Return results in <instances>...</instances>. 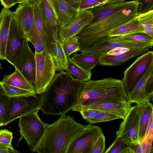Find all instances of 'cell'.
<instances>
[{"instance_id":"5b68a950","label":"cell","mask_w":153,"mask_h":153,"mask_svg":"<svg viewBox=\"0 0 153 153\" xmlns=\"http://www.w3.org/2000/svg\"><path fill=\"white\" fill-rule=\"evenodd\" d=\"M36 76L33 84L36 94H41L46 90L55 76L56 66L51 53H35Z\"/></svg>"},{"instance_id":"f907efd6","label":"cell","mask_w":153,"mask_h":153,"mask_svg":"<svg viewBox=\"0 0 153 153\" xmlns=\"http://www.w3.org/2000/svg\"><path fill=\"white\" fill-rule=\"evenodd\" d=\"M5 95V91L2 85V82L0 81V100Z\"/></svg>"},{"instance_id":"74e56055","label":"cell","mask_w":153,"mask_h":153,"mask_svg":"<svg viewBox=\"0 0 153 153\" xmlns=\"http://www.w3.org/2000/svg\"><path fill=\"white\" fill-rule=\"evenodd\" d=\"M10 99V97L5 95L0 100V127L3 126Z\"/></svg>"},{"instance_id":"d4e9b609","label":"cell","mask_w":153,"mask_h":153,"mask_svg":"<svg viewBox=\"0 0 153 153\" xmlns=\"http://www.w3.org/2000/svg\"><path fill=\"white\" fill-rule=\"evenodd\" d=\"M100 56L91 54L75 53L71 58L79 66L85 70L91 71L100 63Z\"/></svg>"},{"instance_id":"d6986e66","label":"cell","mask_w":153,"mask_h":153,"mask_svg":"<svg viewBox=\"0 0 153 153\" xmlns=\"http://www.w3.org/2000/svg\"><path fill=\"white\" fill-rule=\"evenodd\" d=\"M149 49L145 48L130 50L117 55L105 54L100 56L99 64L101 65L118 66L136 56L143 54Z\"/></svg>"},{"instance_id":"8d00e7d4","label":"cell","mask_w":153,"mask_h":153,"mask_svg":"<svg viewBox=\"0 0 153 153\" xmlns=\"http://www.w3.org/2000/svg\"><path fill=\"white\" fill-rule=\"evenodd\" d=\"M107 0H80L78 11L89 10L97 6L102 5Z\"/></svg>"},{"instance_id":"7c38bea8","label":"cell","mask_w":153,"mask_h":153,"mask_svg":"<svg viewBox=\"0 0 153 153\" xmlns=\"http://www.w3.org/2000/svg\"><path fill=\"white\" fill-rule=\"evenodd\" d=\"M33 85L36 76V63L34 53L25 39L22 47L13 59L12 64Z\"/></svg>"},{"instance_id":"ac0fdd59","label":"cell","mask_w":153,"mask_h":153,"mask_svg":"<svg viewBox=\"0 0 153 153\" xmlns=\"http://www.w3.org/2000/svg\"><path fill=\"white\" fill-rule=\"evenodd\" d=\"M153 73V63L149 66L132 91L128 95L127 101L131 104L134 103L137 105H139L150 102V100L146 97L145 88L147 79Z\"/></svg>"},{"instance_id":"f35d334b","label":"cell","mask_w":153,"mask_h":153,"mask_svg":"<svg viewBox=\"0 0 153 153\" xmlns=\"http://www.w3.org/2000/svg\"><path fill=\"white\" fill-rule=\"evenodd\" d=\"M139 3L137 13H144L153 10V0H137Z\"/></svg>"},{"instance_id":"d6a6232c","label":"cell","mask_w":153,"mask_h":153,"mask_svg":"<svg viewBox=\"0 0 153 153\" xmlns=\"http://www.w3.org/2000/svg\"><path fill=\"white\" fill-rule=\"evenodd\" d=\"M152 142V141L145 140L141 143L128 144L130 153H153Z\"/></svg>"},{"instance_id":"2e32d148","label":"cell","mask_w":153,"mask_h":153,"mask_svg":"<svg viewBox=\"0 0 153 153\" xmlns=\"http://www.w3.org/2000/svg\"><path fill=\"white\" fill-rule=\"evenodd\" d=\"M131 108V104L127 100H125L95 104L88 106L82 110L89 109L105 112L117 116L123 120Z\"/></svg>"},{"instance_id":"1f68e13d","label":"cell","mask_w":153,"mask_h":153,"mask_svg":"<svg viewBox=\"0 0 153 153\" xmlns=\"http://www.w3.org/2000/svg\"><path fill=\"white\" fill-rule=\"evenodd\" d=\"M104 152L130 153V152L128 144L120 137H117L113 143Z\"/></svg>"},{"instance_id":"681fc988","label":"cell","mask_w":153,"mask_h":153,"mask_svg":"<svg viewBox=\"0 0 153 153\" xmlns=\"http://www.w3.org/2000/svg\"><path fill=\"white\" fill-rule=\"evenodd\" d=\"M71 5L78 9L80 0H65Z\"/></svg>"},{"instance_id":"5bb4252c","label":"cell","mask_w":153,"mask_h":153,"mask_svg":"<svg viewBox=\"0 0 153 153\" xmlns=\"http://www.w3.org/2000/svg\"><path fill=\"white\" fill-rule=\"evenodd\" d=\"M25 39L24 32L12 15L6 43L5 59L10 64H12L14 59L20 51Z\"/></svg>"},{"instance_id":"603a6c76","label":"cell","mask_w":153,"mask_h":153,"mask_svg":"<svg viewBox=\"0 0 153 153\" xmlns=\"http://www.w3.org/2000/svg\"><path fill=\"white\" fill-rule=\"evenodd\" d=\"M140 113L138 137L141 143L144 137L152 114L153 113L152 104L149 102L139 105Z\"/></svg>"},{"instance_id":"4316f807","label":"cell","mask_w":153,"mask_h":153,"mask_svg":"<svg viewBox=\"0 0 153 153\" xmlns=\"http://www.w3.org/2000/svg\"><path fill=\"white\" fill-rule=\"evenodd\" d=\"M68 65L66 72L74 78L83 82L90 80L92 74L89 71L82 68L75 62L69 56H67Z\"/></svg>"},{"instance_id":"7dc6e473","label":"cell","mask_w":153,"mask_h":153,"mask_svg":"<svg viewBox=\"0 0 153 153\" xmlns=\"http://www.w3.org/2000/svg\"><path fill=\"white\" fill-rule=\"evenodd\" d=\"M41 0H19L18 3H25L34 6L36 4H39Z\"/></svg>"},{"instance_id":"6da1fadb","label":"cell","mask_w":153,"mask_h":153,"mask_svg":"<svg viewBox=\"0 0 153 153\" xmlns=\"http://www.w3.org/2000/svg\"><path fill=\"white\" fill-rule=\"evenodd\" d=\"M139 3L137 0L113 3L107 1L89 10L93 18L90 23L76 36L80 50L107 36L115 28L135 18Z\"/></svg>"},{"instance_id":"d590c367","label":"cell","mask_w":153,"mask_h":153,"mask_svg":"<svg viewBox=\"0 0 153 153\" xmlns=\"http://www.w3.org/2000/svg\"><path fill=\"white\" fill-rule=\"evenodd\" d=\"M120 118L115 115L107 112L100 111L95 117L88 121L90 124L107 122Z\"/></svg>"},{"instance_id":"836d02e7","label":"cell","mask_w":153,"mask_h":153,"mask_svg":"<svg viewBox=\"0 0 153 153\" xmlns=\"http://www.w3.org/2000/svg\"><path fill=\"white\" fill-rule=\"evenodd\" d=\"M61 43L67 56L80 50L78 39L76 36H72Z\"/></svg>"},{"instance_id":"484cf974","label":"cell","mask_w":153,"mask_h":153,"mask_svg":"<svg viewBox=\"0 0 153 153\" xmlns=\"http://www.w3.org/2000/svg\"><path fill=\"white\" fill-rule=\"evenodd\" d=\"M110 41L145 43L153 45V37L144 33H137L125 35L105 37Z\"/></svg>"},{"instance_id":"ee69618b","label":"cell","mask_w":153,"mask_h":153,"mask_svg":"<svg viewBox=\"0 0 153 153\" xmlns=\"http://www.w3.org/2000/svg\"><path fill=\"white\" fill-rule=\"evenodd\" d=\"M33 45L35 49V52L37 53H43L45 52V49L42 44L35 38L30 37L28 40Z\"/></svg>"},{"instance_id":"60d3db41","label":"cell","mask_w":153,"mask_h":153,"mask_svg":"<svg viewBox=\"0 0 153 153\" xmlns=\"http://www.w3.org/2000/svg\"><path fill=\"white\" fill-rule=\"evenodd\" d=\"M145 91L147 97L150 100L153 94V73L149 76L146 81Z\"/></svg>"},{"instance_id":"4fadbf2b","label":"cell","mask_w":153,"mask_h":153,"mask_svg":"<svg viewBox=\"0 0 153 153\" xmlns=\"http://www.w3.org/2000/svg\"><path fill=\"white\" fill-rule=\"evenodd\" d=\"M93 18L92 14L89 10L79 11L73 19L58 28V34L60 42L62 43L71 37L76 36L90 23Z\"/></svg>"},{"instance_id":"cb8c5ba5","label":"cell","mask_w":153,"mask_h":153,"mask_svg":"<svg viewBox=\"0 0 153 153\" xmlns=\"http://www.w3.org/2000/svg\"><path fill=\"white\" fill-rule=\"evenodd\" d=\"M137 33H145L143 25L136 17L111 31L108 36H116Z\"/></svg>"},{"instance_id":"e575fe53","label":"cell","mask_w":153,"mask_h":153,"mask_svg":"<svg viewBox=\"0 0 153 153\" xmlns=\"http://www.w3.org/2000/svg\"><path fill=\"white\" fill-rule=\"evenodd\" d=\"M13 138L11 132L6 129L0 130V143L12 150L14 153L19 152L18 150L13 148L12 145Z\"/></svg>"},{"instance_id":"9f6ffc18","label":"cell","mask_w":153,"mask_h":153,"mask_svg":"<svg viewBox=\"0 0 153 153\" xmlns=\"http://www.w3.org/2000/svg\"><path fill=\"white\" fill-rule=\"evenodd\" d=\"M1 65H2V64H1L0 63V69H1L2 68H1Z\"/></svg>"},{"instance_id":"7bdbcfd3","label":"cell","mask_w":153,"mask_h":153,"mask_svg":"<svg viewBox=\"0 0 153 153\" xmlns=\"http://www.w3.org/2000/svg\"><path fill=\"white\" fill-rule=\"evenodd\" d=\"M100 111L92 109H85L79 111L82 116L88 122L94 118Z\"/></svg>"},{"instance_id":"680465c9","label":"cell","mask_w":153,"mask_h":153,"mask_svg":"<svg viewBox=\"0 0 153 153\" xmlns=\"http://www.w3.org/2000/svg\"></svg>"},{"instance_id":"db71d44e","label":"cell","mask_w":153,"mask_h":153,"mask_svg":"<svg viewBox=\"0 0 153 153\" xmlns=\"http://www.w3.org/2000/svg\"><path fill=\"white\" fill-rule=\"evenodd\" d=\"M2 17V13L1 12L0 13V25L1 23Z\"/></svg>"},{"instance_id":"ffe728a7","label":"cell","mask_w":153,"mask_h":153,"mask_svg":"<svg viewBox=\"0 0 153 153\" xmlns=\"http://www.w3.org/2000/svg\"><path fill=\"white\" fill-rule=\"evenodd\" d=\"M56 13L58 28L69 22L77 15L78 11L65 0H54Z\"/></svg>"},{"instance_id":"52a82bcc","label":"cell","mask_w":153,"mask_h":153,"mask_svg":"<svg viewBox=\"0 0 153 153\" xmlns=\"http://www.w3.org/2000/svg\"><path fill=\"white\" fill-rule=\"evenodd\" d=\"M10 97L3 126L35 111L40 110L41 102L40 94Z\"/></svg>"},{"instance_id":"b9f144b4","label":"cell","mask_w":153,"mask_h":153,"mask_svg":"<svg viewBox=\"0 0 153 153\" xmlns=\"http://www.w3.org/2000/svg\"><path fill=\"white\" fill-rule=\"evenodd\" d=\"M153 113L151 115L143 140L146 139L151 141H153Z\"/></svg>"},{"instance_id":"8fae6325","label":"cell","mask_w":153,"mask_h":153,"mask_svg":"<svg viewBox=\"0 0 153 153\" xmlns=\"http://www.w3.org/2000/svg\"><path fill=\"white\" fill-rule=\"evenodd\" d=\"M139 105H136L131 107L116 132L117 137L122 139L128 144L139 143Z\"/></svg>"},{"instance_id":"6f0895ef","label":"cell","mask_w":153,"mask_h":153,"mask_svg":"<svg viewBox=\"0 0 153 153\" xmlns=\"http://www.w3.org/2000/svg\"><path fill=\"white\" fill-rule=\"evenodd\" d=\"M109 0H107L106 1L105 3H104V4L105 3V2H107V1H109Z\"/></svg>"},{"instance_id":"e0dca14e","label":"cell","mask_w":153,"mask_h":153,"mask_svg":"<svg viewBox=\"0 0 153 153\" xmlns=\"http://www.w3.org/2000/svg\"><path fill=\"white\" fill-rule=\"evenodd\" d=\"M11 13L23 30L27 39L33 22V6L25 3H20Z\"/></svg>"},{"instance_id":"ba28073f","label":"cell","mask_w":153,"mask_h":153,"mask_svg":"<svg viewBox=\"0 0 153 153\" xmlns=\"http://www.w3.org/2000/svg\"><path fill=\"white\" fill-rule=\"evenodd\" d=\"M153 63V52L150 51L143 54L126 69L122 80L124 91L128 96Z\"/></svg>"},{"instance_id":"8992f818","label":"cell","mask_w":153,"mask_h":153,"mask_svg":"<svg viewBox=\"0 0 153 153\" xmlns=\"http://www.w3.org/2000/svg\"><path fill=\"white\" fill-rule=\"evenodd\" d=\"M38 111L21 117L19 121L20 135L25 140L31 152L42 139L47 124L38 116Z\"/></svg>"},{"instance_id":"c3c4849f","label":"cell","mask_w":153,"mask_h":153,"mask_svg":"<svg viewBox=\"0 0 153 153\" xmlns=\"http://www.w3.org/2000/svg\"><path fill=\"white\" fill-rule=\"evenodd\" d=\"M0 153H14V152L9 148L0 143Z\"/></svg>"},{"instance_id":"7402d4cb","label":"cell","mask_w":153,"mask_h":153,"mask_svg":"<svg viewBox=\"0 0 153 153\" xmlns=\"http://www.w3.org/2000/svg\"><path fill=\"white\" fill-rule=\"evenodd\" d=\"M1 82L8 85L36 92L34 85L16 68L13 73L4 75Z\"/></svg>"},{"instance_id":"44dd1931","label":"cell","mask_w":153,"mask_h":153,"mask_svg":"<svg viewBox=\"0 0 153 153\" xmlns=\"http://www.w3.org/2000/svg\"><path fill=\"white\" fill-rule=\"evenodd\" d=\"M1 12L2 17L0 25V60H4L6 58V43L12 14L10 10L4 8Z\"/></svg>"},{"instance_id":"bcb514c9","label":"cell","mask_w":153,"mask_h":153,"mask_svg":"<svg viewBox=\"0 0 153 153\" xmlns=\"http://www.w3.org/2000/svg\"><path fill=\"white\" fill-rule=\"evenodd\" d=\"M0 1L4 8L7 9H8L15 5L13 0H0Z\"/></svg>"},{"instance_id":"11a10c76","label":"cell","mask_w":153,"mask_h":153,"mask_svg":"<svg viewBox=\"0 0 153 153\" xmlns=\"http://www.w3.org/2000/svg\"><path fill=\"white\" fill-rule=\"evenodd\" d=\"M19 0H13L14 3L15 4L18 3Z\"/></svg>"},{"instance_id":"816d5d0a","label":"cell","mask_w":153,"mask_h":153,"mask_svg":"<svg viewBox=\"0 0 153 153\" xmlns=\"http://www.w3.org/2000/svg\"><path fill=\"white\" fill-rule=\"evenodd\" d=\"M49 3L50 4V5L51 6L57 18V16L56 13V12L55 10L54 5V0H47Z\"/></svg>"},{"instance_id":"f1b7e54d","label":"cell","mask_w":153,"mask_h":153,"mask_svg":"<svg viewBox=\"0 0 153 153\" xmlns=\"http://www.w3.org/2000/svg\"><path fill=\"white\" fill-rule=\"evenodd\" d=\"M39 5L46 20L48 25L50 27H58V22L56 16L47 0H41Z\"/></svg>"},{"instance_id":"3957f363","label":"cell","mask_w":153,"mask_h":153,"mask_svg":"<svg viewBox=\"0 0 153 153\" xmlns=\"http://www.w3.org/2000/svg\"><path fill=\"white\" fill-rule=\"evenodd\" d=\"M85 126L76 122L72 116L61 115L54 123L47 124L42 139L32 152L67 153L71 143Z\"/></svg>"},{"instance_id":"30bf717a","label":"cell","mask_w":153,"mask_h":153,"mask_svg":"<svg viewBox=\"0 0 153 153\" xmlns=\"http://www.w3.org/2000/svg\"><path fill=\"white\" fill-rule=\"evenodd\" d=\"M102 134L99 126L85 125L71 143L67 153H91L96 141Z\"/></svg>"},{"instance_id":"9c48e42d","label":"cell","mask_w":153,"mask_h":153,"mask_svg":"<svg viewBox=\"0 0 153 153\" xmlns=\"http://www.w3.org/2000/svg\"><path fill=\"white\" fill-rule=\"evenodd\" d=\"M33 23L27 40L30 37L35 38L43 45L45 53L55 55V42L48 28L46 20L39 4L33 6Z\"/></svg>"},{"instance_id":"f6af8a7d","label":"cell","mask_w":153,"mask_h":153,"mask_svg":"<svg viewBox=\"0 0 153 153\" xmlns=\"http://www.w3.org/2000/svg\"><path fill=\"white\" fill-rule=\"evenodd\" d=\"M130 50H131L125 48L118 47L110 50L106 54L111 55H117L123 54Z\"/></svg>"},{"instance_id":"f546056e","label":"cell","mask_w":153,"mask_h":153,"mask_svg":"<svg viewBox=\"0 0 153 153\" xmlns=\"http://www.w3.org/2000/svg\"><path fill=\"white\" fill-rule=\"evenodd\" d=\"M143 25L145 33L153 37V10L137 16Z\"/></svg>"},{"instance_id":"f5cc1de1","label":"cell","mask_w":153,"mask_h":153,"mask_svg":"<svg viewBox=\"0 0 153 153\" xmlns=\"http://www.w3.org/2000/svg\"><path fill=\"white\" fill-rule=\"evenodd\" d=\"M108 1L111 3H118L124 2L125 1V0H109Z\"/></svg>"},{"instance_id":"83f0119b","label":"cell","mask_w":153,"mask_h":153,"mask_svg":"<svg viewBox=\"0 0 153 153\" xmlns=\"http://www.w3.org/2000/svg\"><path fill=\"white\" fill-rule=\"evenodd\" d=\"M54 48L55 55L54 58L56 66V71H64L68 65L67 56L59 39L55 41Z\"/></svg>"},{"instance_id":"ab89813d","label":"cell","mask_w":153,"mask_h":153,"mask_svg":"<svg viewBox=\"0 0 153 153\" xmlns=\"http://www.w3.org/2000/svg\"><path fill=\"white\" fill-rule=\"evenodd\" d=\"M105 148V137L103 133L100 136L96 141L91 153H104Z\"/></svg>"},{"instance_id":"9a60e30c","label":"cell","mask_w":153,"mask_h":153,"mask_svg":"<svg viewBox=\"0 0 153 153\" xmlns=\"http://www.w3.org/2000/svg\"><path fill=\"white\" fill-rule=\"evenodd\" d=\"M152 46L153 45L145 43L110 41L104 37L86 49L79 51L81 53L100 56L106 54L110 50L118 47H124L134 50L145 48L150 49Z\"/></svg>"},{"instance_id":"4dcf8cb0","label":"cell","mask_w":153,"mask_h":153,"mask_svg":"<svg viewBox=\"0 0 153 153\" xmlns=\"http://www.w3.org/2000/svg\"><path fill=\"white\" fill-rule=\"evenodd\" d=\"M2 85L5 91L6 95L10 97L37 94L36 92L8 85L2 82Z\"/></svg>"},{"instance_id":"7a4b0ae2","label":"cell","mask_w":153,"mask_h":153,"mask_svg":"<svg viewBox=\"0 0 153 153\" xmlns=\"http://www.w3.org/2000/svg\"><path fill=\"white\" fill-rule=\"evenodd\" d=\"M85 82L74 78L66 72H59L40 94V110L44 114H66L77 105L79 91Z\"/></svg>"},{"instance_id":"277c9868","label":"cell","mask_w":153,"mask_h":153,"mask_svg":"<svg viewBox=\"0 0 153 153\" xmlns=\"http://www.w3.org/2000/svg\"><path fill=\"white\" fill-rule=\"evenodd\" d=\"M122 80L112 78L85 82L80 90L78 102L73 111L79 112L92 104L127 100Z\"/></svg>"}]
</instances>
